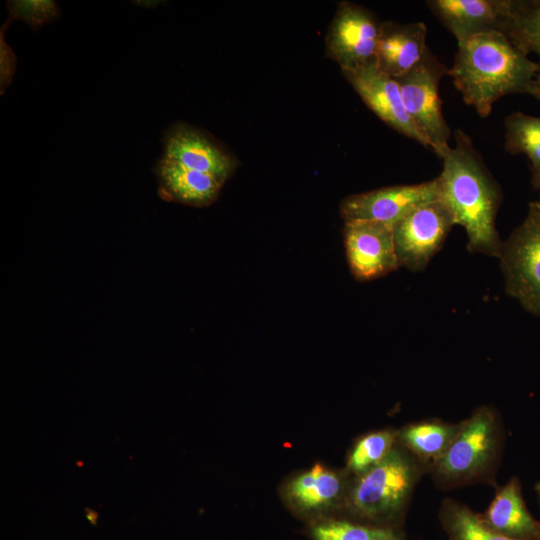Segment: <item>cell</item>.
<instances>
[{
	"label": "cell",
	"instance_id": "6da1fadb",
	"mask_svg": "<svg viewBox=\"0 0 540 540\" xmlns=\"http://www.w3.org/2000/svg\"><path fill=\"white\" fill-rule=\"evenodd\" d=\"M455 144L438 156L442 171L437 177L439 198L451 211L454 222L467 234V249L499 258L503 242L496 216L502 202V190L473 146L469 136L458 129Z\"/></svg>",
	"mask_w": 540,
	"mask_h": 540
},
{
	"label": "cell",
	"instance_id": "7a4b0ae2",
	"mask_svg": "<svg viewBox=\"0 0 540 540\" xmlns=\"http://www.w3.org/2000/svg\"><path fill=\"white\" fill-rule=\"evenodd\" d=\"M538 62L516 47L500 31L474 35L457 42L448 76L480 117H487L500 98L529 94Z\"/></svg>",
	"mask_w": 540,
	"mask_h": 540
},
{
	"label": "cell",
	"instance_id": "3957f363",
	"mask_svg": "<svg viewBox=\"0 0 540 540\" xmlns=\"http://www.w3.org/2000/svg\"><path fill=\"white\" fill-rule=\"evenodd\" d=\"M427 466L397 443L377 465L351 479L343 504L359 522L399 528Z\"/></svg>",
	"mask_w": 540,
	"mask_h": 540
},
{
	"label": "cell",
	"instance_id": "277c9868",
	"mask_svg": "<svg viewBox=\"0 0 540 540\" xmlns=\"http://www.w3.org/2000/svg\"><path fill=\"white\" fill-rule=\"evenodd\" d=\"M505 443V430L497 409L481 405L461 421L445 453L427 470L434 484L451 490L472 484L497 487L496 475Z\"/></svg>",
	"mask_w": 540,
	"mask_h": 540
},
{
	"label": "cell",
	"instance_id": "5b68a950",
	"mask_svg": "<svg viewBox=\"0 0 540 540\" xmlns=\"http://www.w3.org/2000/svg\"><path fill=\"white\" fill-rule=\"evenodd\" d=\"M505 291L529 313L540 316V202L503 242L499 256Z\"/></svg>",
	"mask_w": 540,
	"mask_h": 540
},
{
	"label": "cell",
	"instance_id": "8992f818",
	"mask_svg": "<svg viewBox=\"0 0 540 540\" xmlns=\"http://www.w3.org/2000/svg\"><path fill=\"white\" fill-rule=\"evenodd\" d=\"M448 68L428 50L422 61L396 79L403 103L428 148L439 155L450 144L451 129L444 119L439 94L440 81Z\"/></svg>",
	"mask_w": 540,
	"mask_h": 540
},
{
	"label": "cell",
	"instance_id": "52a82bcc",
	"mask_svg": "<svg viewBox=\"0 0 540 540\" xmlns=\"http://www.w3.org/2000/svg\"><path fill=\"white\" fill-rule=\"evenodd\" d=\"M453 225V215L440 198L412 210L393 226L399 265L410 271L424 270Z\"/></svg>",
	"mask_w": 540,
	"mask_h": 540
},
{
	"label": "cell",
	"instance_id": "ba28073f",
	"mask_svg": "<svg viewBox=\"0 0 540 540\" xmlns=\"http://www.w3.org/2000/svg\"><path fill=\"white\" fill-rule=\"evenodd\" d=\"M383 22L367 8L349 1L338 4L325 38L327 56L341 70L375 59Z\"/></svg>",
	"mask_w": 540,
	"mask_h": 540
},
{
	"label": "cell",
	"instance_id": "9c48e42d",
	"mask_svg": "<svg viewBox=\"0 0 540 540\" xmlns=\"http://www.w3.org/2000/svg\"><path fill=\"white\" fill-rule=\"evenodd\" d=\"M439 199L437 177L417 184L382 187L350 195L342 200L340 214L344 220L375 221L394 226L412 210Z\"/></svg>",
	"mask_w": 540,
	"mask_h": 540
},
{
	"label": "cell",
	"instance_id": "30bf717a",
	"mask_svg": "<svg viewBox=\"0 0 540 540\" xmlns=\"http://www.w3.org/2000/svg\"><path fill=\"white\" fill-rule=\"evenodd\" d=\"M343 236L348 265L357 280L376 279L400 267L393 226L375 221H347Z\"/></svg>",
	"mask_w": 540,
	"mask_h": 540
},
{
	"label": "cell",
	"instance_id": "8fae6325",
	"mask_svg": "<svg viewBox=\"0 0 540 540\" xmlns=\"http://www.w3.org/2000/svg\"><path fill=\"white\" fill-rule=\"evenodd\" d=\"M342 73L380 120L396 132L428 148L426 140L405 109L396 79L380 70L375 59L355 69L343 70Z\"/></svg>",
	"mask_w": 540,
	"mask_h": 540
},
{
	"label": "cell",
	"instance_id": "7c38bea8",
	"mask_svg": "<svg viewBox=\"0 0 540 540\" xmlns=\"http://www.w3.org/2000/svg\"><path fill=\"white\" fill-rule=\"evenodd\" d=\"M162 144L163 159L209 174L222 184L234 171L233 157L205 132L189 124L170 126Z\"/></svg>",
	"mask_w": 540,
	"mask_h": 540
},
{
	"label": "cell",
	"instance_id": "4fadbf2b",
	"mask_svg": "<svg viewBox=\"0 0 540 540\" xmlns=\"http://www.w3.org/2000/svg\"><path fill=\"white\" fill-rule=\"evenodd\" d=\"M426 5L460 42L485 32H503L509 0H428Z\"/></svg>",
	"mask_w": 540,
	"mask_h": 540
},
{
	"label": "cell",
	"instance_id": "5bb4252c",
	"mask_svg": "<svg viewBox=\"0 0 540 540\" xmlns=\"http://www.w3.org/2000/svg\"><path fill=\"white\" fill-rule=\"evenodd\" d=\"M350 481L346 474L316 463L287 482L284 497L296 511L317 514L343 507Z\"/></svg>",
	"mask_w": 540,
	"mask_h": 540
},
{
	"label": "cell",
	"instance_id": "9a60e30c",
	"mask_svg": "<svg viewBox=\"0 0 540 540\" xmlns=\"http://www.w3.org/2000/svg\"><path fill=\"white\" fill-rule=\"evenodd\" d=\"M426 35L424 22H383L375 54L379 69L394 79L407 74L422 61L429 50Z\"/></svg>",
	"mask_w": 540,
	"mask_h": 540
},
{
	"label": "cell",
	"instance_id": "2e32d148",
	"mask_svg": "<svg viewBox=\"0 0 540 540\" xmlns=\"http://www.w3.org/2000/svg\"><path fill=\"white\" fill-rule=\"evenodd\" d=\"M481 517L487 526L508 538L540 540V521L529 511L517 476L496 487L494 498Z\"/></svg>",
	"mask_w": 540,
	"mask_h": 540
},
{
	"label": "cell",
	"instance_id": "e0dca14e",
	"mask_svg": "<svg viewBox=\"0 0 540 540\" xmlns=\"http://www.w3.org/2000/svg\"><path fill=\"white\" fill-rule=\"evenodd\" d=\"M155 174L162 199L194 207L212 204L223 185L209 174L163 158L157 162Z\"/></svg>",
	"mask_w": 540,
	"mask_h": 540
},
{
	"label": "cell",
	"instance_id": "ac0fdd59",
	"mask_svg": "<svg viewBox=\"0 0 540 540\" xmlns=\"http://www.w3.org/2000/svg\"><path fill=\"white\" fill-rule=\"evenodd\" d=\"M461 422L440 419L410 422L398 429L397 443L427 466L437 461L447 450Z\"/></svg>",
	"mask_w": 540,
	"mask_h": 540
},
{
	"label": "cell",
	"instance_id": "d6986e66",
	"mask_svg": "<svg viewBox=\"0 0 540 540\" xmlns=\"http://www.w3.org/2000/svg\"><path fill=\"white\" fill-rule=\"evenodd\" d=\"M438 518L448 540H514L487 526L481 513L452 498L441 502Z\"/></svg>",
	"mask_w": 540,
	"mask_h": 540
},
{
	"label": "cell",
	"instance_id": "ffe728a7",
	"mask_svg": "<svg viewBox=\"0 0 540 540\" xmlns=\"http://www.w3.org/2000/svg\"><path fill=\"white\" fill-rule=\"evenodd\" d=\"M503 33L526 55L540 59V0H509Z\"/></svg>",
	"mask_w": 540,
	"mask_h": 540
},
{
	"label": "cell",
	"instance_id": "44dd1931",
	"mask_svg": "<svg viewBox=\"0 0 540 540\" xmlns=\"http://www.w3.org/2000/svg\"><path fill=\"white\" fill-rule=\"evenodd\" d=\"M504 126L505 150L525 155L533 174H540V117L514 112L505 118Z\"/></svg>",
	"mask_w": 540,
	"mask_h": 540
},
{
	"label": "cell",
	"instance_id": "7402d4cb",
	"mask_svg": "<svg viewBox=\"0 0 540 540\" xmlns=\"http://www.w3.org/2000/svg\"><path fill=\"white\" fill-rule=\"evenodd\" d=\"M313 540H403L399 528L378 526L359 521L329 518L310 527Z\"/></svg>",
	"mask_w": 540,
	"mask_h": 540
},
{
	"label": "cell",
	"instance_id": "603a6c76",
	"mask_svg": "<svg viewBox=\"0 0 540 540\" xmlns=\"http://www.w3.org/2000/svg\"><path fill=\"white\" fill-rule=\"evenodd\" d=\"M398 429L386 428L357 439L347 458V472L358 476L380 463L397 444Z\"/></svg>",
	"mask_w": 540,
	"mask_h": 540
},
{
	"label": "cell",
	"instance_id": "cb8c5ba5",
	"mask_svg": "<svg viewBox=\"0 0 540 540\" xmlns=\"http://www.w3.org/2000/svg\"><path fill=\"white\" fill-rule=\"evenodd\" d=\"M7 9L9 22L20 20L34 30L61 16L60 8L53 0H10Z\"/></svg>",
	"mask_w": 540,
	"mask_h": 540
},
{
	"label": "cell",
	"instance_id": "d4e9b609",
	"mask_svg": "<svg viewBox=\"0 0 540 540\" xmlns=\"http://www.w3.org/2000/svg\"><path fill=\"white\" fill-rule=\"evenodd\" d=\"M10 22L7 20L0 31V92L1 95L13 80L16 71V56L4 38V32Z\"/></svg>",
	"mask_w": 540,
	"mask_h": 540
},
{
	"label": "cell",
	"instance_id": "484cf974",
	"mask_svg": "<svg viewBox=\"0 0 540 540\" xmlns=\"http://www.w3.org/2000/svg\"><path fill=\"white\" fill-rule=\"evenodd\" d=\"M529 94L540 100V61L538 62V68L534 75Z\"/></svg>",
	"mask_w": 540,
	"mask_h": 540
},
{
	"label": "cell",
	"instance_id": "4316f807",
	"mask_svg": "<svg viewBox=\"0 0 540 540\" xmlns=\"http://www.w3.org/2000/svg\"><path fill=\"white\" fill-rule=\"evenodd\" d=\"M532 185L535 189L540 191V174H533Z\"/></svg>",
	"mask_w": 540,
	"mask_h": 540
},
{
	"label": "cell",
	"instance_id": "83f0119b",
	"mask_svg": "<svg viewBox=\"0 0 540 540\" xmlns=\"http://www.w3.org/2000/svg\"><path fill=\"white\" fill-rule=\"evenodd\" d=\"M534 492L537 498L538 505L540 507V481H538L534 486Z\"/></svg>",
	"mask_w": 540,
	"mask_h": 540
}]
</instances>
